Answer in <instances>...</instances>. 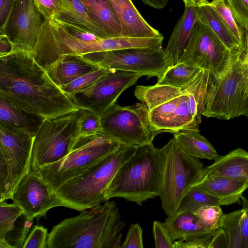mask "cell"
<instances>
[{
	"instance_id": "obj_19",
	"label": "cell",
	"mask_w": 248,
	"mask_h": 248,
	"mask_svg": "<svg viewBox=\"0 0 248 248\" xmlns=\"http://www.w3.org/2000/svg\"><path fill=\"white\" fill-rule=\"evenodd\" d=\"M170 237L176 240H195L211 237L215 231L205 227L191 212H176L164 222Z\"/></svg>"
},
{
	"instance_id": "obj_32",
	"label": "cell",
	"mask_w": 248,
	"mask_h": 248,
	"mask_svg": "<svg viewBox=\"0 0 248 248\" xmlns=\"http://www.w3.org/2000/svg\"><path fill=\"white\" fill-rule=\"evenodd\" d=\"M243 209L225 214L221 227L226 231L229 239V248H241V221Z\"/></svg>"
},
{
	"instance_id": "obj_8",
	"label": "cell",
	"mask_w": 248,
	"mask_h": 248,
	"mask_svg": "<svg viewBox=\"0 0 248 248\" xmlns=\"http://www.w3.org/2000/svg\"><path fill=\"white\" fill-rule=\"evenodd\" d=\"M78 109L43 121L34 138L32 170L54 163L67 155L78 137Z\"/></svg>"
},
{
	"instance_id": "obj_7",
	"label": "cell",
	"mask_w": 248,
	"mask_h": 248,
	"mask_svg": "<svg viewBox=\"0 0 248 248\" xmlns=\"http://www.w3.org/2000/svg\"><path fill=\"white\" fill-rule=\"evenodd\" d=\"M121 145L102 132L91 136H79L73 149L67 155L37 170L55 190L85 172Z\"/></svg>"
},
{
	"instance_id": "obj_6",
	"label": "cell",
	"mask_w": 248,
	"mask_h": 248,
	"mask_svg": "<svg viewBox=\"0 0 248 248\" xmlns=\"http://www.w3.org/2000/svg\"><path fill=\"white\" fill-rule=\"evenodd\" d=\"M163 148L165 154L159 197L167 216L175 213L183 196L202 178L204 168L197 158L189 156L173 138Z\"/></svg>"
},
{
	"instance_id": "obj_36",
	"label": "cell",
	"mask_w": 248,
	"mask_h": 248,
	"mask_svg": "<svg viewBox=\"0 0 248 248\" xmlns=\"http://www.w3.org/2000/svg\"><path fill=\"white\" fill-rule=\"evenodd\" d=\"M80 109L78 120L79 136H91L101 132L100 116L90 110Z\"/></svg>"
},
{
	"instance_id": "obj_47",
	"label": "cell",
	"mask_w": 248,
	"mask_h": 248,
	"mask_svg": "<svg viewBox=\"0 0 248 248\" xmlns=\"http://www.w3.org/2000/svg\"><path fill=\"white\" fill-rule=\"evenodd\" d=\"M14 49L13 44L6 36L0 33V57L10 54Z\"/></svg>"
},
{
	"instance_id": "obj_50",
	"label": "cell",
	"mask_w": 248,
	"mask_h": 248,
	"mask_svg": "<svg viewBox=\"0 0 248 248\" xmlns=\"http://www.w3.org/2000/svg\"><path fill=\"white\" fill-rule=\"evenodd\" d=\"M184 3L185 6H187L192 4H197L196 3L195 0H182Z\"/></svg>"
},
{
	"instance_id": "obj_49",
	"label": "cell",
	"mask_w": 248,
	"mask_h": 248,
	"mask_svg": "<svg viewBox=\"0 0 248 248\" xmlns=\"http://www.w3.org/2000/svg\"><path fill=\"white\" fill-rule=\"evenodd\" d=\"M144 4L156 9L164 8L168 0H141Z\"/></svg>"
},
{
	"instance_id": "obj_1",
	"label": "cell",
	"mask_w": 248,
	"mask_h": 248,
	"mask_svg": "<svg viewBox=\"0 0 248 248\" xmlns=\"http://www.w3.org/2000/svg\"><path fill=\"white\" fill-rule=\"evenodd\" d=\"M0 96L15 107L44 119L79 109L52 81L31 52L19 48L0 57Z\"/></svg>"
},
{
	"instance_id": "obj_48",
	"label": "cell",
	"mask_w": 248,
	"mask_h": 248,
	"mask_svg": "<svg viewBox=\"0 0 248 248\" xmlns=\"http://www.w3.org/2000/svg\"><path fill=\"white\" fill-rule=\"evenodd\" d=\"M245 31V48L241 57V62L243 72L248 79V24L244 27Z\"/></svg>"
},
{
	"instance_id": "obj_4",
	"label": "cell",
	"mask_w": 248,
	"mask_h": 248,
	"mask_svg": "<svg viewBox=\"0 0 248 248\" xmlns=\"http://www.w3.org/2000/svg\"><path fill=\"white\" fill-rule=\"evenodd\" d=\"M137 146L121 144L85 172L61 185L55 191L62 206L81 212L106 202L109 184Z\"/></svg>"
},
{
	"instance_id": "obj_28",
	"label": "cell",
	"mask_w": 248,
	"mask_h": 248,
	"mask_svg": "<svg viewBox=\"0 0 248 248\" xmlns=\"http://www.w3.org/2000/svg\"><path fill=\"white\" fill-rule=\"evenodd\" d=\"M185 92V90L179 88L156 83L153 86L138 85L136 87L134 94L149 111Z\"/></svg>"
},
{
	"instance_id": "obj_17",
	"label": "cell",
	"mask_w": 248,
	"mask_h": 248,
	"mask_svg": "<svg viewBox=\"0 0 248 248\" xmlns=\"http://www.w3.org/2000/svg\"><path fill=\"white\" fill-rule=\"evenodd\" d=\"M120 21L122 36L155 38L162 34L142 17L131 0H109Z\"/></svg>"
},
{
	"instance_id": "obj_42",
	"label": "cell",
	"mask_w": 248,
	"mask_h": 248,
	"mask_svg": "<svg viewBox=\"0 0 248 248\" xmlns=\"http://www.w3.org/2000/svg\"><path fill=\"white\" fill-rule=\"evenodd\" d=\"M59 22L69 33L80 40L87 42H92L100 39L94 34L81 28L67 23Z\"/></svg>"
},
{
	"instance_id": "obj_20",
	"label": "cell",
	"mask_w": 248,
	"mask_h": 248,
	"mask_svg": "<svg viewBox=\"0 0 248 248\" xmlns=\"http://www.w3.org/2000/svg\"><path fill=\"white\" fill-rule=\"evenodd\" d=\"M214 176L227 177L248 183V152L238 148L219 156L212 164L204 168L202 175Z\"/></svg>"
},
{
	"instance_id": "obj_41",
	"label": "cell",
	"mask_w": 248,
	"mask_h": 248,
	"mask_svg": "<svg viewBox=\"0 0 248 248\" xmlns=\"http://www.w3.org/2000/svg\"><path fill=\"white\" fill-rule=\"evenodd\" d=\"M122 248H143L142 229L138 223L132 224Z\"/></svg>"
},
{
	"instance_id": "obj_3",
	"label": "cell",
	"mask_w": 248,
	"mask_h": 248,
	"mask_svg": "<svg viewBox=\"0 0 248 248\" xmlns=\"http://www.w3.org/2000/svg\"><path fill=\"white\" fill-rule=\"evenodd\" d=\"M165 154L153 142L137 146L133 155L117 171L106 193V201L118 197L141 205L159 196Z\"/></svg>"
},
{
	"instance_id": "obj_16",
	"label": "cell",
	"mask_w": 248,
	"mask_h": 248,
	"mask_svg": "<svg viewBox=\"0 0 248 248\" xmlns=\"http://www.w3.org/2000/svg\"><path fill=\"white\" fill-rule=\"evenodd\" d=\"M34 138L24 131L0 124V158L6 164L14 191L31 171Z\"/></svg>"
},
{
	"instance_id": "obj_23",
	"label": "cell",
	"mask_w": 248,
	"mask_h": 248,
	"mask_svg": "<svg viewBox=\"0 0 248 248\" xmlns=\"http://www.w3.org/2000/svg\"><path fill=\"white\" fill-rule=\"evenodd\" d=\"M93 24L106 38L122 36L120 21L109 0H81Z\"/></svg>"
},
{
	"instance_id": "obj_44",
	"label": "cell",
	"mask_w": 248,
	"mask_h": 248,
	"mask_svg": "<svg viewBox=\"0 0 248 248\" xmlns=\"http://www.w3.org/2000/svg\"><path fill=\"white\" fill-rule=\"evenodd\" d=\"M209 248H229L228 235L222 227L214 232Z\"/></svg>"
},
{
	"instance_id": "obj_52",
	"label": "cell",
	"mask_w": 248,
	"mask_h": 248,
	"mask_svg": "<svg viewBox=\"0 0 248 248\" xmlns=\"http://www.w3.org/2000/svg\"><path fill=\"white\" fill-rule=\"evenodd\" d=\"M246 116L248 118V113L246 115Z\"/></svg>"
},
{
	"instance_id": "obj_11",
	"label": "cell",
	"mask_w": 248,
	"mask_h": 248,
	"mask_svg": "<svg viewBox=\"0 0 248 248\" xmlns=\"http://www.w3.org/2000/svg\"><path fill=\"white\" fill-rule=\"evenodd\" d=\"M107 69L159 78L173 63L162 48L136 47L101 51L83 55Z\"/></svg>"
},
{
	"instance_id": "obj_35",
	"label": "cell",
	"mask_w": 248,
	"mask_h": 248,
	"mask_svg": "<svg viewBox=\"0 0 248 248\" xmlns=\"http://www.w3.org/2000/svg\"><path fill=\"white\" fill-rule=\"evenodd\" d=\"M108 70L109 69L100 67L76 78L67 84L61 86L60 88L68 96L88 88Z\"/></svg>"
},
{
	"instance_id": "obj_13",
	"label": "cell",
	"mask_w": 248,
	"mask_h": 248,
	"mask_svg": "<svg viewBox=\"0 0 248 248\" xmlns=\"http://www.w3.org/2000/svg\"><path fill=\"white\" fill-rule=\"evenodd\" d=\"M141 76L136 73L109 69L88 88L68 96L78 108L90 110L101 117Z\"/></svg>"
},
{
	"instance_id": "obj_39",
	"label": "cell",
	"mask_w": 248,
	"mask_h": 248,
	"mask_svg": "<svg viewBox=\"0 0 248 248\" xmlns=\"http://www.w3.org/2000/svg\"><path fill=\"white\" fill-rule=\"evenodd\" d=\"M35 4L46 20L54 16L64 9L62 0H34Z\"/></svg>"
},
{
	"instance_id": "obj_9",
	"label": "cell",
	"mask_w": 248,
	"mask_h": 248,
	"mask_svg": "<svg viewBox=\"0 0 248 248\" xmlns=\"http://www.w3.org/2000/svg\"><path fill=\"white\" fill-rule=\"evenodd\" d=\"M245 48L230 50L210 28L197 20L177 63H184L217 77L241 55Z\"/></svg>"
},
{
	"instance_id": "obj_15",
	"label": "cell",
	"mask_w": 248,
	"mask_h": 248,
	"mask_svg": "<svg viewBox=\"0 0 248 248\" xmlns=\"http://www.w3.org/2000/svg\"><path fill=\"white\" fill-rule=\"evenodd\" d=\"M45 20L34 0H16L0 33L6 36L14 49L31 52Z\"/></svg>"
},
{
	"instance_id": "obj_38",
	"label": "cell",
	"mask_w": 248,
	"mask_h": 248,
	"mask_svg": "<svg viewBox=\"0 0 248 248\" xmlns=\"http://www.w3.org/2000/svg\"><path fill=\"white\" fill-rule=\"evenodd\" d=\"M153 232L156 248H174L173 242L164 223L154 221Z\"/></svg>"
},
{
	"instance_id": "obj_24",
	"label": "cell",
	"mask_w": 248,
	"mask_h": 248,
	"mask_svg": "<svg viewBox=\"0 0 248 248\" xmlns=\"http://www.w3.org/2000/svg\"><path fill=\"white\" fill-rule=\"evenodd\" d=\"M44 119L15 107L0 96V124L24 131L34 137Z\"/></svg>"
},
{
	"instance_id": "obj_37",
	"label": "cell",
	"mask_w": 248,
	"mask_h": 248,
	"mask_svg": "<svg viewBox=\"0 0 248 248\" xmlns=\"http://www.w3.org/2000/svg\"><path fill=\"white\" fill-rule=\"evenodd\" d=\"M48 234L46 228L34 226L26 238L22 248H47Z\"/></svg>"
},
{
	"instance_id": "obj_10",
	"label": "cell",
	"mask_w": 248,
	"mask_h": 248,
	"mask_svg": "<svg viewBox=\"0 0 248 248\" xmlns=\"http://www.w3.org/2000/svg\"><path fill=\"white\" fill-rule=\"evenodd\" d=\"M148 112L141 103L121 106L116 102L100 117L101 132L124 145L153 142L157 134L150 125Z\"/></svg>"
},
{
	"instance_id": "obj_25",
	"label": "cell",
	"mask_w": 248,
	"mask_h": 248,
	"mask_svg": "<svg viewBox=\"0 0 248 248\" xmlns=\"http://www.w3.org/2000/svg\"><path fill=\"white\" fill-rule=\"evenodd\" d=\"M179 147L190 156L215 161L219 155L210 142L199 130H186L173 133Z\"/></svg>"
},
{
	"instance_id": "obj_30",
	"label": "cell",
	"mask_w": 248,
	"mask_h": 248,
	"mask_svg": "<svg viewBox=\"0 0 248 248\" xmlns=\"http://www.w3.org/2000/svg\"><path fill=\"white\" fill-rule=\"evenodd\" d=\"M209 205L219 204L215 197L199 186L194 185L183 196L176 212L192 213L201 207Z\"/></svg>"
},
{
	"instance_id": "obj_5",
	"label": "cell",
	"mask_w": 248,
	"mask_h": 248,
	"mask_svg": "<svg viewBox=\"0 0 248 248\" xmlns=\"http://www.w3.org/2000/svg\"><path fill=\"white\" fill-rule=\"evenodd\" d=\"M242 54L220 75L210 74L202 115L229 120L248 113V79L242 69Z\"/></svg>"
},
{
	"instance_id": "obj_51",
	"label": "cell",
	"mask_w": 248,
	"mask_h": 248,
	"mask_svg": "<svg viewBox=\"0 0 248 248\" xmlns=\"http://www.w3.org/2000/svg\"><path fill=\"white\" fill-rule=\"evenodd\" d=\"M206 1V0H195L196 3L197 4H199L200 3H203Z\"/></svg>"
},
{
	"instance_id": "obj_22",
	"label": "cell",
	"mask_w": 248,
	"mask_h": 248,
	"mask_svg": "<svg viewBox=\"0 0 248 248\" xmlns=\"http://www.w3.org/2000/svg\"><path fill=\"white\" fill-rule=\"evenodd\" d=\"M197 7L196 4L185 7L184 12L175 25L164 49L174 64L178 62L198 20Z\"/></svg>"
},
{
	"instance_id": "obj_2",
	"label": "cell",
	"mask_w": 248,
	"mask_h": 248,
	"mask_svg": "<svg viewBox=\"0 0 248 248\" xmlns=\"http://www.w3.org/2000/svg\"><path fill=\"white\" fill-rule=\"evenodd\" d=\"M81 211L54 226L47 248H120L125 227L114 201Z\"/></svg>"
},
{
	"instance_id": "obj_34",
	"label": "cell",
	"mask_w": 248,
	"mask_h": 248,
	"mask_svg": "<svg viewBox=\"0 0 248 248\" xmlns=\"http://www.w3.org/2000/svg\"><path fill=\"white\" fill-rule=\"evenodd\" d=\"M192 213L205 227L213 231L221 227L225 216L219 205L204 206Z\"/></svg>"
},
{
	"instance_id": "obj_40",
	"label": "cell",
	"mask_w": 248,
	"mask_h": 248,
	"mask_svg": "<svg viewBox=\"0 0 248 248\" xmlns=\"http://www.w3.org/2000/svg\"><path fill=\"white\" fill-rule=\"evenodd\" d=\"M237 23L244 29L248 24V0H225Z\"/></svg>"
},
{
	"instance_id": "obj_14",
	"label": "cell",
	"mask_w": 248,
	"mask_h": 248,
	"mask_svg": "<svg viewBox=\"0 0 248 248\" xmlns=\"http://www.w3.org/2000/svg\"><path fill=\"white\" fill-rule=\"evenodd\" d=\"M11 200L23 211L27 219L33 222L46 217L48 210L62 206L54 189L38 170H32L15 190Z\"/></svg>"
},
{
	"instance_id": "obj_27",
	"label": "cell",
	"mask_w": 248,
	"mask_h": 248,
	"mask_svg": "<svg viewBox=\"0 0 248 248\" xmlns=\"http://www.w3.org/2000/svg\"><path fill=\"white\" fill-rule=\"evenodd\" d=\"M62 0L65 8L54 18L92 32L100 39L106 38L104 33L91 21L86 7L81 0Z\"/></svg>"
},
{
	"instance_id": "obj_21",
	"label": "cell",
	"mask_w": 248,
	"mask_h": 248,
	"mask_svg": "<svg viewBox=\"0 0 248 248\" xmlns=\"http://www.w3.org/2000/svg\"><path fill=\"white\" fill-rule=\"evenodd\" d=\"M195 185L215 197L220 205L238 202L248 188L246 181L224 176L202 177Z\"/></svg>"
},
{
	"instance_id": "obj_33",
	"label": "cell",
	"mask_w": 248,
	"mask_h": 248,
	"mask_svg": "<svg viewBox=\"0 0 248 248\" xmlns=\"http://www.w3.org/2000/svg\"><path fill=\"white\" fill-rule=\"evenodd\" d=\"M22 215L23 210L15 202L0 201V237H5L14 228L17 220Z\"/></svg>"
},
{
	"instance_id": "obj_31",
	"label": "cell",
	"mask_w": 248,
	"mask_h": 248,
	"mask_svg": "<svg viewBox=\"0 0 248 248\" xmlns=\"http://www.w3.org/2000/svg\"><path fill=\"white\" fill-rule=\"evenodd\" d=\"M211 6L220 16L236 40L242 46H245V31L236 22L225 0H212Z\"/></svg>"
},
{
	"instance_id": "obj_43",
	"label": "cell",
	"mask_w": 248,
	"mask_h": 248,
	"mask_svg": "<svg viewBox=\"0 0 248 248\" xmlns=\"http://www.w3.org/2000/svg\"><path fill=\"white\" fill-rule=\"evenodd\" d=\"M244 213L241 221V248H248V199L242 196Z\"/></svg>"
},
{
	"instance_id": "obj_45",
	"label": "cell",
	"mask_w": 248,
	"mask_h": 248,
	"mask_svg": "<svg viewBox=\"0 0 248 248\" xmlns=\"http://www.w3.org/2000/svg\"><path fill=\"white\" fill-rule=\"evenodd\" d=\"M211 237L195 240H176L173 241L174 248H209Z\"/></svg>"
},
{
	"instance_id": "obj_26",
	"label": "cell",
	"mask_w": 248,
	"mask_h": 248,
	"mask_svg": "<svg viewBox=\"0 0 248 248\" xmlns=\"http://www.w3.org/2000/svg\"><path fill=\"white\" fill-rule=\"evenodd\" d=\"M197 16L198 20L207 25L217 36L231 51L245 48L241 46L218 13L207 0L197 4Z\"/></svg>"
},
{
	"instance_id": "obj_12",
	"label": "cell",
	"mask_w": 248,
	"mask_h": 248,
	"mask_svg": "<svg viewBox=\"0 0 248 248\" xmlns=\"http://www.w3.org/2000/svg\"><path fill=\"white\" fill-rule=\"evenodd\" d=\"M202 109L193 93L185 92L151 109L148 112L150 125L157 134L199 130Z\"/></svg>"
},
{
	"instance_id": "obj_29",
	"label": "cell",
	"mask_w": 248,
	"mask_h": 248,
	"mask_svg": "<svg viewBox=\"0 0 248 248\" xmlns=\"http://www.w3.org/2000/svg\"><path fill=\"white\" fill-rule=\"evenodd\" d=\"M202 70L184 63L169 66L158 78V84H166L184 90Z\"/></svg>"
},
{
	"instance_id": "obj_46",
	"label": "cell",
	"mask_w": 248,
	"mask_h": 248,
	"mask_svg": "<svg viewBox=\"0 0 248 248\" xmlns=\"http://www.w3.org/2000/svg\"><path fill=\"white\" fill-rule=\"evenodd\" d=\"M16 0H0V29L4 25Z\"/></svg>"
},
{
	"instance_id": "obj_18",
	"label": "cell",
	"mask_w": 248,
	"mask_h": 248,
	"mask_svg": "<svg viewBox=\"0 0 248 248\" xmlns=\"http://www.w3.org/2000/svg\"><path fill=\"white\" fill-rule=\"evenodd\" d=\"M100 67L83 55L62 56L45 70L52 81L59 87Z\"/></svg>"
}]
</instances>
